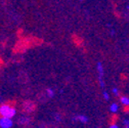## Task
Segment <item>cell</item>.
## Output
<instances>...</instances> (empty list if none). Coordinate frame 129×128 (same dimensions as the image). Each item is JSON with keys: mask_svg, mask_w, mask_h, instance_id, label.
Masks as SVG:
<instances>
[{"mask_svg": "<svg viewBox=\"0 0 129 128\" xmlns=\"http://www.w3.org/2000/svg\"><path fill=\"white\" fill-rule=\"evenodd\" d=\"M42 42H43V40L38 39L36 37H24L17 43V45H15V47L13 48V51L25 52L28 48H30V47L40 45V44H42Z\"/></svg>", "mask_w": 129, "mask_h": 128, "instance_id": "cell-1", "label": "cell"}, {"mask_svg": "<svg viewBox=\"0 0 129 128\" xmlns=\"http://www.w3.org/2000/svg\"><path fill=\"white\" fill-rule=\"evenodd\" d=\"M15 102H8L0 106V118H11L15 114Z\"/></svg>", "mask_w": 129, "mask_h": 128, "instance_id": "cell-2", "label": "cell"}, {"mask_svg": "<svg viewBox=\"0 0 129 128\" xmlns=\"http://www.w3.org/2000/svg\"><path fill=\"white\" fill-rule=\"evenodd\" d=\"M37 109V105L32 101H25L22 104V113L24 114H32Z\"/></svg>", "mask_w": 129, "mask_h": 128, "instance_id": "cell-3", "label": "cell"}, {"mask_svg": "<svg viewBox=\"0 0 129 128\" xmlns=\"http://www.w3.org/2000/svg\"><path fill=\"white\" fill-rule=\"evenodd\" d=\"M53 97V91L51 89H46L38 94V100L41 102H45L46 100H49Z\"/></svg>", "mask_w": 129, "mask_h": 128, "instance_id": "cell-4", "label": "cell"}, {"mask_svg": "<svg viewBox=\"0 0 129 128\" xmlns=\"http://www.w3.org/2000/svg\"><path fill=\"white\" fill-rule=\"evenodd\" d=\"M72 41L74 42V44H75L77 47H82V46H83V43H84L83 38H81L80 36H78L77 34H73V35H72Z\"/></svg>", "mask_w": 129, "mask_h": 128, "instance_id": "cell-5", "label": "cell"}, {"mask_svg": "<svg viewBox=\"0 0 129 128\" xmlns=\"http://www.w3.org/2000/svg\"><path fill=\"white\" fill-rule=\"evenodd\" d=\"M12 125V121L10 118H0V126L2 128H9Z\"/></svg>", "mask_w": 129, "mask_h": 128, "instance_id": "cell-6", "label": "cell"}, {"mask_svg": "<svg viewBox=\"0 0 129 128\" xmlns=\"http://www.w3.org/2000/svg\"><path fill=\"white\" fill-rule=\"evenodd\" d=\"M118 119H119V116H118V115H116V114L112 115V116H111V118H110V121H109L110 125H115V124H116V122L118 121Z\"/></svg>", "mask_w": 129, "mask_h": 128, "instance_id": "cell-7", "label": "cell"}, {"mask_svg": "<svg viewBox=\"0 0 129 128\" xmlns=\"http://www.w3.org/2000/svg\"><path fill=\"white\" fill-rule=\"evenodd\" d=\"M74 120L75 121H80V122H82V123H87L88 122V119L85 116H77V117H75Z\"/></svg>", "mask_w": 129, "mask_h": 128, "instance_id": "cell-8", "label": "cell"}, {"mask_svg": "<svg viewBox=\"0 0 129 128\" xmlns=\"http://www.w3.org/2000/svg\"><path fill=\"white\" fill-rule=\"evenodd\" d=\"M98 69H99V73H100V78H103V76H104V71H103V66H102L101 62L98 63Z\"/></svg>", "mask_w": 129, "mask_h": 128, "instance_id": "cell-9", "label": "cell"}, {"mask_svg": "<svg viewBox=\"0 0 129 128\" xmlns=\"http://www.w3.org/2000/svg\"><path fill=\"white\" fill-rule=\"evenodd\" d=\"M120 100H121L123 105H129V98H126V97H124V95H123L122 98H120Z\"/></svg>", "mask_w": 129, "mask_h": 128, "instance_id": "cell-10", "label": "cell"}, {"mask_svg": "<svg viewBox=\"0 0 129 128\" xmlns=\"http://www.w3.org/2000/svg\"><path fill=\"white\" fill-rule=\"evenodd\" d=\"M117 110H118V105L117 104H113L111 106V111L112 112H114V113H115V112H117Z\"/></svg>", "mask_w": 129, "mask_h": 128, "instance_id": "cell-11", "label": "cell"}, {"mask_svg": "<svg viewBox=\"0 0 129 128\" xmlns=\"http://www.w3.org/2000/svg\"><path fill=\"white\" fill-rule=\"evenodd\" d=\"M123 112L124 113H129V105H124V108H123Z\"/></svg>", "mask_w": 129, "mask_h": 128, "instance_id": "cell-12", "label": "cell"}, {"mask_svg": "<svg viewBox=\"0 0 129 128\" xmlns=\"http://www.w3.org/2000/svg\"><path fill=\"white\" fill-rule=\"evenodd\" d=\"M123 124H124V127H123V128H129V121H127V120H124Z\"/></svg>", "mask_w": 129, "mask_h": 128, "instance_id": "cell-13", "label": "cell"}, {"mask_svg": "<svg viewBox=\"0 0 129 128\" xmlns=\"http://www.w3.org/2000/svg\"><path fill=\"white\" fill-rule=\"evenodd\" d=\"M120 78H121L122 80H126V79H127V76H126L125 74H121V75H120Z\"/></svg>", "mask_w": 129, "mask_h": 128, "instance_id": "cell-14", "label": "cell"}, {"mask_svg": "<svg viewBox=\"0 0 129 128\" xmlns=\"http://www.w3.org/2000/svg\"><path fill=\"white\" fill-rule=\"evenodd\" d=\"M114 14L116 15V17H117V18H121V14H120V13H119L118 11H116V10L114 11Z\"/></svg>", "mask_w": 129, "mask_h": 128, "instance_id": "cell-15", "label": "cell"}, {"mask_svg": "<svg viewBox=\"0 0 129 128\" xmlns=\"http://www.w3.org/2000/svg\"><path fill=\"white\" fill-rule=\"evenodd\" d=\"M104 97L107 99V100H109V95H108V93L107 92H105V94H104Z\"/></svg>", "mask_w": 129, "mask_h": 128, "instance_id": "cell-16", "label": "cell"}, {"mask_svg": "<svg viewBox=\"0 0 129 128\" xmlns=\"http://www.w3.org/2000/svg\"><path fill=\"white\" fill-rule=\"evenodd\" d=\"M110 128H119L118 126H116V125H111V127Z\"/></svg>", "mask_w": 129, "mask_h": 128, "instance_id": "cell-17", "label": "cell"}, {"mask_svg": "<svg viewBox=\"0 0 129 128\" xmlns=\"http://www.w3.org/2000/svg\"><path fill=\"white\" fill-rule=\"evenodd\" d=\"M41 128H52V127H47V126H43V127H41Z\"/></svg>", "mask_w": 129, "mask_h": 128, "instance_id": "cell-18", "label": "cell"}]
</instances>
